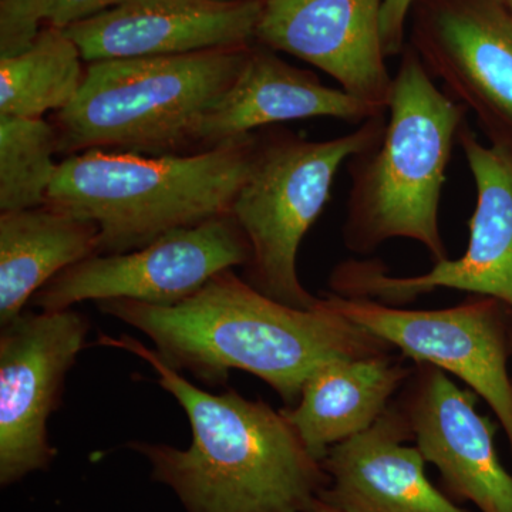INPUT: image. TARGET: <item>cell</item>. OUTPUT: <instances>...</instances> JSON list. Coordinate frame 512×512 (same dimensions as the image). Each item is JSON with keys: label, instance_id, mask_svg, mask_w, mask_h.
I'll return each instance as SVG.
<instances>
[{"label": "cell", "instance_id": "44dd1931", "mask_svg": "<svg viewBox=\"0 0 512 512\" xmlns=\"http://www.w3.org/2000/svg\"><path fill=\"white\" fill-rule=\"evenodd\" d=\"M124 2L126 0H36V9L43 26L67 29Z\"/></svg>", "mask_w": 512, "mask_h": 512}, {"label": "cell", "instance_id": "ba28073f", "mask_svg": "<svg viewBox=\"0 0 512 512\" xmlns=\"http://www.w3.org/2000/svg\"><path fill=\"white\" fill-rule=\"evenodd\" d=\"M323 302L400 350L414 363L458 377L497 416L512 451V313L490 296L471 295L446 309L413 311L373 299L326 293Z\"/></svg>", "mask_w": 512, "mask_h": 512}, {"label": "cell", "instance_id": "30bf717a", "mask_svg": "<svg viewBox=\"0 0 512 512\" xmlns=\"http://www.w3.org/2000/svg\"><path fill=\"white\" fill-rule=\"evenodd\" d=\"M89 320L74 309L25 311L0 336V483L46 470L56 457L47 420L86 345Z\"/></svg>", "mask_w": 512, "mask_h": 512}, {"label": "cell", "instance_id": "7c38bea8", "mask_svg": "<svg viewBox=\"0 0 512 512\" xmlns=\"http://www.w3.org/2000/svg\"><path fill=\"white\" fill-rule=\"evenodd\" d=\"M396 402L451 500L480 512H512V474L501 464L495 424L477 412L473 390L460 389L439 367L414 363Z\"/></svg>", "mask_w": 512, "mask_h": 512}, {"label": "cell", "instance_id": "d4e9b609", "mask_svg": "<svg viewBox=\"0 0 512 512\" xmlns=\"http://www.w3.org/2000/svg\"><path fill=\"white\" fill-rule=\"evenodd\" d=\"M262 2H264V0H262Z\"/></svg>", "mask_w": 512, "mask_h": 512}, {"label": "cell", "instance_id": "9a60e30c", "mask_svg": "<svg viewBox=\"0 0 512 512\" xmlns=\"http://www.w3.org/2000/svg\"><path fill=\"white\" fill-rule=\"evenodd\" d=\"M397 402L370 429L323 458L328 484L320 501L338 512H470L434 487Z\"/></svg>", "mask_w": 512, "mask_h": 512}, {"label": "cell", "instance_id": "277c9868", "mask_svg": "<svg viewBox=\"0 0 512 512\" xmlns=\"http://www.w3.org/2000/svg\"><path fill=\"white\" fill-rule=\"evenodd\" d=\"M402 56L382 140L349 160L343 242L369 255L390 239H412L446 261L441 195L468 111L440 90L412 47Z\"/></svg>", "mask_w": 512, "mask_h": 512}, {"label": "cell", "instance_id": "cb8c5ba5", "mask_svg": "<svg viewBox=\"0 0 512 512\" xmlns=\"http://www.w3.org/2000/svg\"><path fill=\"white\" fill-rule=\"evenodd\" d=\"M501 3L508 9V12L512 15V0H501Z\"/></svg>", "mask_w": 512, "mask_h": 512}, {"label": "cell", "instance_id": "5b68a950", "mask_svg": "<svg viewBox=\"0 0 512 512\" xmlns=\"http://www.w3.org/2000/svg\"><path fill=\"white\" fill-rule=\"evenodd\" d=\"M251 46L87 63L76 99L53 116L57 154L195 153L202 121L237 79Z\"/></svg>", "mask_w": 512, "mask_h": 512}, {"label": "cell", "instance_id": "8fae6325", "mask_svg": "<svg viewBox=\"0 0 512 512\" xmlns=\"http://www.w3.org/2000/svg\"><path fill=\"white\" fill-rule=\"evenodd\" d=\"M412 49L490 144L512 148V15L501 0H430Z\"/></svg>", "mask_w": 512, "mask_h": 512}, {"label": "cell", "instance_id": "ac0fdd59", "mask_svg": "<svg viewBox=\"0 0 512 512\" xmlns=\"http://www.w3.org/2000/svg\"><path fill=\"white\" fill-rule=\"evenodd\" d=\"M99 251V228L69 212L42 205L0 214V325L70 266Z\"/></svg>", "mask_w": 512, "mask_h": 512}, {"label": "cell", "instance_id": "4fadbf2b", "mask_svg": "<svg viewBox=\"0 0 512 512\" xmlns=\"http://www.w3.org/2000/svg\"><path fill=\"white\" fill-rule=\"evenodd\" d=\"M383 0H264L255 43L318 67L339 87L387 111L393 76L380 29Z\"/></svg>", "mask_w": 512, "mask_h": 512}, {"label": "cell", "instance_id": "3957f363", "mask_svg": "<svg viewBox=\"0 0 512 512\" xmlns=\"http://www.w3.org/2000/svg\"><path fill=\"white\" fill-rule=\"evenodd\" d=\"M259 131L175 156L89 150L60 161L46 205L93 222L97 255L124 254L231 214L258 151Z\"/></svg>", "mask_w": 512, "mask_h": 512}, {"label": "cell", "instance_id": "6da1fadb", "mask_svg": "<svg viewBox=\"0 0 512 512\" xmlns=\"http://www.w3.org/2000/svg\"><path fill=\"white\" fill-rule=\"evenodd\" d=\"M96 303L101 312L143 332L171 369L212 386L227 382L231 370H244L269 384L285 407L299 402L306 379L323 363L393 352L322 298L312 309L291 308L256 291L234 269L174 305Z\"/></svg>", "mask_w": 512, "mask_h": 512}, {"label": "cell", "instance_id": "e0dca14e", "mask_svg": "<svg viewBox=\"0 0 512 512\" xmlns=\"http://www.w3.org/2000/svg\"><path fill=\"white\" fill-rule=\"evenodd\" d=\"M404 356L392 353L336 359L313 370L299 402L282 413L322 463L328 451L373 426L412 376Z\"/></svg>", "mask_w": 512, "mask_h": 512}, {"label": "cell", "instance_id": "8992f818", "mask_svg": "<svg viewBox=\"0 0 512 512\" xmlns=\"http://www.w3.org/2000/svg\"><path fill=\"white\" fill-rule=\"evenodd\" d=\"M386 123L387 113L380 114L326 141L278 127L259 130L254 167L231 210L251 247L244 279L256 291L291 308L318 305L299 279V248L328 204L342 164L376 147Z\"/></svg>", "mask_w": 512, "mask_h": 512}, {"label": "cell", "instance_id": "7402d4cb", "mask_svg": "<svg viewBox=\"0 0 512 512\" xmlns=\"http://www.w3.org/2000/svg\"><path fill=\"white\" fill-rule=\"evenodd\" d=\"M416 0H383L380 29L386 57L403 55L406 22Z\"/></svg>", "mask_w": 512, "mask_h": 512}, {"label": "cell", "instance_id": "ffe728a7", "mask_svg": "<svg viewBox=\"0 0 512 512\" xmlns=\"http://www.w3.org/2000/svg\"><path fill=\"white\" fill-rule=\"evenodd\" d=\"M57 134L43 119L0 116V214L46 204L55 180Z\"/></svg>", "mask_w": 512, "mask_h": 512}, {"label": "cell", "instance_id": "2e32d148", "mask_svg": "<svg viewBox=\"0 0 512 512\" xmlns=\"http://www.w3.org/2000/svg\"><path fill=\"white\" fill-rule=\"evenodd\" d=\"M275 50L249 49L237 79L202 121L198 151L293 120L329 117L362 124L386 114L345 90L325 86L316 74L298 69Z\"/></svg>", "mask_w": 512, "mask_h": 512}, {"label": "cell", "instance_id": "7a4b0ae2", "mask_svg": "<svg viewBox=\"0 0 512 512\" xmlns=\"http://www.w3.org/2000/svg\"><path fill=\"white\" fill-rule=\"evenodd\" d=\"M99 345L147 362L187 414L192 441L185 450L130 443L187 512H312L318 505L328 476L282 410L235 390L208 393L130 336L101 335Z\"/></svg>", "mask_w": 512, "mask_h": 512}, {"label": "cell", "instance_id": "9c48e42d", "mask_svg": "<svg viewBox=\"0 0 512 512\" xmlns=\"http://www.w3.org/2000/svg\"><path fill=\"white\" fill-rule=\"evenodd\" d=\"M249 261L247 237L231 214L222 215L136 251L90 256L43 286L33 296V305L42 311L107 299L174 305L220 272L245 268Z\"/></svg>", "mask_w": 512, "mask_h": 512}, {"label": "cell", "instance_id": "52a82bcc", "mask_svg": "<svg viewBox=\"0 0 512 512\" xmlns=\"http://www.w3.org/2000/svg\"><path fill=\"white\" fill-rule=\"evenodd\" d=\"M477 190L476 210L461 258L436 262L426 274L392 276L382 262H342L333 269L332 293L403 306L436 289H457L490 296L512 313V148L484 146L467 120L458 133Z\"/></svg>", "mask_w": 512, "mask_h": 512}, {"label": "cell", "instance_id": "d6986e66", "mask_svg": "<svg viewBox=\"0 0 512 512\" xmlns=\"http://www.w3.org/2000/svg\"><path fill=\"white\" fill-rule=\"evenodd\" d=\"M87 63L66 30L43 26L35 42L16 56L0 59V116L43 119L76 99Z\"/></svg>", "mask_w": 512, "mask_h": 512}, {"label": "cell", "instance_id": "603a6c76", "mask_svg": "<svg viewBox=\"0 0 512 512\" xmlns=\"http://www.w3.org/2000/svg\"><path fill=\"white\" fill-rule=\"evenodd\" d=\"M312 512H338L330 508L329 505L323 504L322 501H319L318 505L313 508Z\"/></svg>", "mask_w": 512, "mask_h": 512}, {"label": "cell", "instance_id": "5bb4252c", "mask_svg": "<svg viewBox=\"0 0 512 512\" xmlns=\"http://www.w3.org/2000/svg\"><path fill=\"white\" fill-rule=\"evenodd\" d=\"M262 0H126L64 29L84 62L188 55L255 43Z\"/></svg>", "mask_w": 512, "mask_h": 512}]
</instances>
